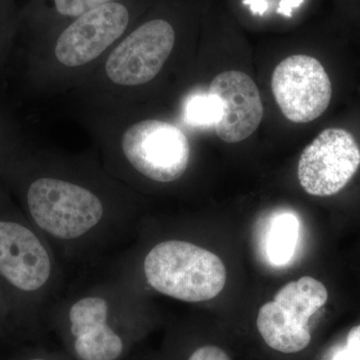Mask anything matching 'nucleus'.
<instances>
[{"instance_id":"obj_1","label":"nucleus","mask_w":360,"mask_h":360,"mask_svg":"<svg viewBox=\"0 0 360 360\" xmlns=\"http://www.w3.org/2000/svg\"><path fill=\"white\" fill-rule=\"evenodd\" d=\"M141 286L120 269L59 298L47 322L73 360H127L148 328Z\"/></svg>"},{"instance_id":"obj_2","label":"nucleus","mask_w":360,"mask_h":360,"mask_svg":"<svg viewBox=\"0 0 360 360\" xmlns=\"http://www.w3.org/2000/svg\"><path fill=\"white\" fill-rule=\"evenodd\" d=\"M21 200L23 214L60 260L89 259L136 231L113 219L94 191L68 180L47 175L30 179L21 191Z\"/></svg>"},{"instance_id":"obj_3","label":"nucleus","mask_w":360,"mask_h":360,"mask_svg":"<svg viewBox=\"0 0 360 360\" xmlns=\"http://www.w3.org/2000/svg\"><path fill=\"white\" fill-rule=\"evenodd\" d=\"M60 258L25 214L0 207V290L13 330L30 333L46 322L63 284Z\"/></svg>"},{"instance_id":"obj_4","label":"nucleus","mask_w":360,"mask_h":360,"mask_svg":"<svg viewBox=\"0 0 360 360\" xmlns=\"http://www.w3.org/2000/svg\"><path fill=\"white\" fill-rule=\"evenodd\" d=\"M122 269L160 295L188 303L210 302L224 290L226 269L219 255L191 241L167 239L129 255Z\"/></svg>"},{"instance_id":"obj_5","label":"nucleus","mask_w":360,"mask_h":360,"mask_svg":"<svg viewBox=\"0 0 360 360\" xmlns=\"http://www.w3.org/2000/svg\"><path fill=\"white\" fill-rule=\"evenodd\" d=\"M328 292L321 281L303 276L281 288L272 302L260 307L257 319L258 333L272 349L296 354L311 340L310 317L324 307Z\"/></svg>"},{"instance_id":"obj_6","label":"nucleus","mask_w":360,"mask_h":360,"mask_svg":"<svg viewBox=\"0 0 360 360\" xmlns=\"http://www.w3.org/2000/svg\"><path fill=\"white\" fill-rule=\"evenodd\" d=\"M122 148L139 174L158 184H170L184 176L191 160L186 134L162 120L135 123L123 134Z\"/></svg>"},{"instance_id":"obj_7","label":"nucleus","mask_w":360,"mask_h":360,"mask_svg":"<svg viewBox=\"0 0 360 360\" xmlns=\"http://www.w3.org/2000/svg\"><path fill=\"white\" fill-rule=\"evenodd\" d=\"M359 167L360 148L354 135L328 129L302 151L297 176L305 193L326 198L345 188Z\"/></svg>"},{"instance_id":"obj_8","label":"nucleus","mask_w":360,"mask_h":360,"mask_svg":"<svg viewBox=\"0 0 360 360\" xmlns=\"http://www.w3.org/2000/svg\"><path fill=\"white\" fill-rule=\"evenodd\" d=\"M271 89L277 105L290 122H314L328 110L333 85L316 58L292 56L283 59L272 73Z\"/></svg>"},{"instance_id":"obj_9","label":"nucleus","mask_w":360,"mask_h":360,"mask_svg":"<svg viewBox=\"0 0 360 360\" xmlns=\"http://www.w3.org/2000/svg\"><path fill=\"white\" fill-rule=\"evenodd\" d=\"M174 42L175 33L170 23L162 20L148 21L111 52L106 61V75L115 84H148L162 70Z\"/></svg>"},{"instance_id":"obj_10","label":"nucleus","mask_w":360,"mask_h":360,"mask_svg":"<svg viewBox=\"0 0 360 360\" xmlns=\"http://www.w3.org/2000/svg\"><path fill=\"white\" fill-rule=\"evenodd\" d=\"M129 20L127 7L116 2L82 14L59 37L56 58L68 68L89 63L122 37Z\"/></svg>"},{"instance_id":"obj_11","label":"nucleus","mask_w":360,"mask_h":360,"mask_svg":"<svg viewBox=\"0 0 360 360\" xmlns=\"http://www.w3.org/2000/svg\"><path fill=\"white\" fill-rule=\"evenodd\" d=\"M224 105V115L214 127L217 136L227 143H236L250 137L264 118V104L252 78L243 71L220 73L210 84Z\"/></svg>"},{"instance_id":"obj_12","label":"nucleus","mask_w":360,"mask_h":360,"mask_svg":"<svg viewBox=\"0 0 360 360\" xmlns=\"http://www.w3.org/2000/svg\"><path fill=\"white\" fill-rule=\"evenodd\" d=\"M300 226L295 213L283 212L274 215L265 240V253L272 264L283 266L295 257Z\"/></svg>"},{"instance_id":"obj_13","label":"nucleus","mask_w":360,"mask_h":360,"mask_svg":"<svg viewBox=\"0 0 360 360\" xmlns=\"http://www.w3.org/2000/svg\"><path fill=\"white\" fill-rule=\"evenodd\" d=\"M224 115V105L217 94L198 92L191 94L184 104V120L187 125L210 129L219 124Z\"/></svg>"},{"instance_id":"obj_14","label":"nucleus","mask_w":360,"mask_h":360,"mask_svg":"<svg viewBox=\"0 0 360 360\" xmlns=\"http://www.w3.org/2000/svg\"><path fill=\"white\" fill-rule=\"evenodd\" d=\"M110 2L111 0H54L56 11L71 18H79L82 14Z\"/></svg>"},{"instance_id":"obj_15","label":"nucleus","mask_w":360,"mask_h":360,"mask_svg":"<svg viewBox=\"0 0 360 360\" xmlns=\"http://www.w3.org/2000/svg\"><path fill=\"white\" fill-rule=\"evenodd\" d=\"M335 360H360V324L348 333L347 345L336 354Z\"/></svg>"},{"instance_id":"obj_16","label":"nucleus","mask_w":360,"mask_h":360,"mask_svg":"<svg viewBox=\"0 0 360 360\" xmlns=\"http://www.w3.org/2000/svg\"><path fill=\"white\" fill-rule=\"evenodd\" d=\"M186 360H231L229 354L217 345H201L191 352Z\"/></svg>"},{"instance_id":"obj_17","label":"nucleus","mask_w":360,"mask_h":360,"mask_svg":"<svg viewBox=\"0 0 360 360\" xmlns=\"http://www.w3.org/2000/svg\"><path fill=\"white\" fill-rule=\"evenodd\" d=\"M13 360H73L65 352H51L45 349H30L14 357Z\"/></svg>"},{"instance_id":"obj_18","label":"nucleus","mask_w":360,"mask_h":360,"mask_svg":"<svg viewBox=\"0 0 360 360\" xmlns=\"http://www.w3.org/2000/svg\"><path fill=\"white\" fill-rule=\"evenodd\" d=\"M11 330H13L11 312H9L6 298L0 290V336L6 335Z\"/></svg>"},{"instance_id":"obj_19","label":"nucleus","mask_w":360,"mask_h":360,"mask_svg":"<svg viewBox=\"0 0 360 360\" xmlns=\"http://www.w3.org/2000/svg\"><path fill=\"white\" fill-rule=\"evenodd\" d=\"M303 1H304V0H281V1L279 2L276 13L285 16V18H291V16H292L293 9L302 6Z\"/></svg>"},{"instance_id":"obj_20","label":"nucleus","mask_w":360,"mask_h":360,"mask_svg":"<svg viewBox=\"0 0 360 360\" xmlns=\"http://www.w3.org/2000/svg\"><path fill=\"white\" fill-rule=\"evenodd\" d=\"M243 4L250 7V13L253 15H264L269 6L266 0H243Z\"/></svg>"},{"instance_id":"obj_21","label":"nucleus","mask_w":360,"mask_h":360,"mask_svg":"<svg viewBox=\"0 0 360 360\" xmlns=\"http://www.w3.org/2000/svg\"><path fill=\"white\" fill-rule=\"evenodd\" d=\"M131 360H136V357L134 356Z\"/></svg>"}]
</instances>
